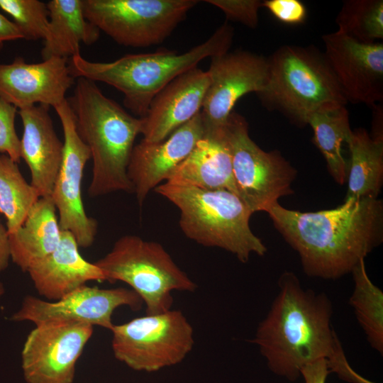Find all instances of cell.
Returning <instances> with one entry per match:
<instances>
[{
	"instance_id": "484cf974",
	"label": "cell",
	"mask_w": 383,
	"mask_h": 383,
	"mask_svg": "<svg viewBox=\"0 0 383 383\" xmlns=\"http://www.w3.org/2000/svg\"><path fill=\"white\" fill-rule=\"evenodd\" d=\"M354 289L349 299L370 346L383 353V292L370 279L362 260L352 271Z\"/></svg>"
},
{
	"instance_id": "2e32d148",
	"label": "cell",
	"mask_w": 383,
	"mask_h": 383,
	"mask_svg": "<svg viewBox=\"0 0 383 383\" xmlns=\"http://www.w3.org/2000/svg\"><path fill=\"white\" fill-rule=\"evenodd\" d=\"M68 62L52 57L28 63L17 57L11 63H0V96L19 110L37 104L55 108L74 84Z\"/></svg>"
},
{
	"instance_id": "836d02e7",
	"label": "cell",
	"mask_w": 383,
	"mask_h": 383,
	"mask_svg": "<svg viewBox=\"0 0 383 383\" xmlns=\"http://www.w3.org/2000/svg\"><path fill=\"white\" fill-rule=\"evenodd\" d=\"M330 373L326 359L323 358L304 367L301 371V376L304 383H326Z\"/></svg>"
},
{
	"instance_id": "8fae6325",
	"label": "cell",
	"mask_w": 383,
	"mask_h": 383,
	"mask_svg": "<svg viewBox=\"0 0 383 383\" xmlns=\"http://www.w3.org/2000/svg\"><path fill=\"white\" fill-rule=\"evenodd\" d=\"M54 109L62 124L64 142L51 198L58 212L61 231L71 233L79 248H87L94 243L98 226L96 221L87 214L82 197L84 170L91 152L78 134L74 114L67 99Z\"/></svg>"
},
{
	"instance_id": "603a6c76",
	"label": "cell",
	"mask_w": 383,
	"mask_h": 383,
	"mask_svg": "<svg viewBox=\"0 0 383 383\" xmlns=\"http://www.w3.org/2000/svg\"><path fill=\"white\" fill-rule=\"evenodd\" d=\"M49 22L43 60L52 57L69 59L80 54V44L95 43L100 30L84 16L83 0H50L47 3Z\"/></svg>"
},
{
	"instance_id": "ac0fdd59",
	"label": "cell",
	"mask_w": 383,
	"mask_h": 383,
	"mask_svg": "<svg viewBox=\"0 0 383 383\" xmlns=\"http://www.w3.org/2000/svg\"><path fill=\"white\" fill-rule=\"evenodd\" d=\"M209 84L207 71L197 67L170 82L155 96L141 118L142 140L162 141L192 120L201 111Z\"/></svg>"
},
{
	"instance_id": "d590c367",
	"label": "cell",
	"mask_w": 383,
	"mask_h": 383,
	"mask_svg": "<svg viewBox=\"0 0 383 383\" xmlns=\"http://www.w3.org/2000/svg\"><path fill=\"white\" fill-rule=\"evenodd\" d=\"M11 260L9 233L0 222V273L6 269Z\"/></svg>"
},
{
	"instance_id": "d4e9b609",
	"label": "cell",
	"mask_w": 383,
	"mask_h": 383,
	"mask_svg": "<svg viewBox=\"0 0 383 383\" xmlns=\"http://www.w3.org/2000/svg\"><path fill=\"white\" fill-rule=\"evenodd\" d=\"M313 133V142L323 155L333 179L340 184L347 181L348 163L342 146L348 141L352 129L346 106L320 111L308 120Z\"/></svg>"
},
{
	"instance_id": "4fadbf2b",
	"label": "cell",
	"mask_w": 383,
	"mask_h": 383,
	"mask_svg": "<svg viewBox=\"0 0 383 383\" xmlns=\"http://www.w3.org/2000/svg\"><path fill=\"white\" fill-rule=\"evenodd\" d=\"M209 84L201 109L204 135L221 130L237 101L265 87L267 58L246 50H235L211 57L207 70Z\"/></svg>"
},
{
	"instance_id": "52a82bcc",
	"label": "cell",
	"mask_w": 383,
	"mask_h": 383,
	"mask_svg": "<svg viewBox=\"0 0 383 383\" xmlns=\"http://www.w3.org/2000/svg\"><path fill=\"white\" fill-rule=\"evenodd\" d=\"M94 264L103 272L105 281L129 285L145 305L146 314L170 310L172 292H192L196 289V284L161 244L135 235L121 236Z\"/></svg>"
},
{
	"instance_id": "5b68a950",
	"label": "cell",
	"mask_w": 383,
	"mask_h": 383,
	"mask_svg": "<svg viewBox=\"0 0 383 383\" xmlns=\"http://www.w3.org/2000/svg\"><path fill=\"white\" fill-rule=\"evenodd\" d=\"M267 61V82L257 95L266 109L294 124L305 126L313 113L348 104L323 53L314 46L283 45Z\"/></svg>"
},
{
	"instance_id": "f546056e",
	"label": "cell",
	"mask_w": 383,
	"mask_h": 383,
	"mask_svg": "<svg viewBox=\"0 0 383 383\" xmlns=\"http://www.w3.org/2000/svg\"><path fill=\"white\" fill-rule=\"evenodd\" d=\"M17 109L0 96V154L18 163L21 158L20 139L15 128Z\"/></svg>"
},
{
	"instance_id": "4dcf8cb0",
	"label": "cell",
	"mask_w": 383,
	"mask_h": 383,
	"mask_svg": "<svg viewBox=\"0 0 383 383\" xmlns=\"http://www.w3.org/2000/svg\"><path fill=\"white\" fill-rule=\"evenodd\" d=\"M205 2L221 9L227 19L255 28L258 24L259 0H206Z\"/></svg>"
},
{
	"instance_id": "44dd1931",
	"label": "cell",
	"mask_w": 383,
	"mask_h": 383,
	"mask_svg": "<svg viewBox=\"0 0 383 383\" xmlns=\"http://www.w3.org/2000/svg\"><path fill=\"white\" fill-rule=\"evenodd\" d=\"M165 182L204 189H226L238 195L223 128L204 136Z\"/></svg>"
},
{
	"instance_id": "277c9868",
	"label": "cell",
	"mask_w": 383,
	"mask_h": 383,
	"mask_svg": "<svg viewBox=\"0 0 383 383\" xmlns=\"http://www.w3.org/2000/svg\"><path fill=\"white\" fill-rule=\"evenodd\" d=\"M233 34V28L224 23L206 41L183 53L163 49L128 54L109 62L90 61L78 54L70 58L69 67L74 78L103 82L120 91L124 106L142 118L155 96L177 77L206 57L227 52Z\"/></svg>"
},
{
	"instance_id": "4316f807",
	"label": "cell",
	"mask_w": 383,
	"mask_h": 383,
	"mask_svg": "<svg viewBox=\"0 0 383 383\" xmlns=\"http://www.w3.org/2000/svg\"><path fill=\"white\" fill-rule=\"evenodd\" d=\"M39 198L36 189L24 179L18 163L0 154V214L6 218L9 234L22 226Z\"/></svg>"
},
{
	"instance_id": "ffe728a7",
	"label": "cell",
	"mask_w": 383,
	"mask_h": 383,
	"mask_svg": "<svg viewBox=\"0 0 383 383\" xmlns=\"http://www.w3.org/2000/svg\"><path fill=\"white\" fill-rule=\"evenodd\" d=\"M38 293L58 300L89 281H105L101 270L82 257L73 235L62 231L53 252L31 266L27 272Z\"/></svg>"
},
{
	"instance_id": "e0dca14e",
	"label": "cell",
	"mask_w": 383,
	"mask_h": 383,
	"mask_svg": "<svg viewBox=\"0 0 383 383\" xmlns=\"http://www.w3.org/2000/svg\"><path fill=\"white\" fill-rule=\"evenodd\" d=\"M204 129L201 112L177 128L167 138L157 143L142 140L135 145L127 174L137 201L142 205L151 189L167 180L203 138Z\"/></svg>"
},
{
	"instance_id": "e575fe53",
	"label": "cell",
	"mask_w": 383,
	"mask_h": 383,
	"mask_svg": "<svg viewBox=\"0 0 383 383\" xmlns=\"http://www.w3.org/2000/svg\"><path fill=\"white\" fill-rule=\"evenodd\" d=\"M23 39V36L12 21L0 13V51L7 41Z\"/></svg>"
},
{
	"instance_id": "9c48e42d",
	"label": "cell",
	"mask_w": 383,
	"mask_h": 383,
	"mask_svg": "<svg viewBox=\"0 0 383 383\" xmlns=\"http://www.w3.org/2000/svg\"><path fill=\"white\" fill-rule=\"evenodd\" d=\"M238 196L255 213L265 211L292 194L296 170L278 150L266 152L250 137L248 123L232 111L223 127Z\"/></svg>"
},
{
	"instance_id": "7402d4cb",
	"label": "cell",
	"mask_w": 383,
	"mask_h": 383,
	"mask_svg": "<svg viewBox=\"0 0 383 383\" xmlns=\"http://www.w3.org/2000/svg\"><path fill=\"white\" fill-rule=\"evenodd\" d=\"M51 196L40 197L22 226L9 234L11 260L23 271L43 260L58 245L61 229Z\"/></svg>"
},
{
	"instance_id": "d6a6232c",
	"label": "cell",
	"mask_w": 383,
	"mask_h": 383,
	"mask_svg": "<svg viewBox=\"0 0 383 383\" xmlns=\"http://www.w3.org/2000/svg\"><path fill=\"white\" fill-rule=\"evenodd\" d=\"M327 367L338 378L348 383H375L357 373L350 365L340 340L338 338L331 355L326 358Z\"/></svg>"
},
{
	"instance_id": "8d00e7d4",
	"label": "cell",
	"mask_w": 383,
	"mask_h": 383,
	"mask_svg": "<svg viewBox=\"0 0 383 383\" xmlns=\"http://www.w3.org/2000/svg\"><path fill=\"white\" fill-rule=\"evenodd\" d=\"M5 292L4 284L0 282V298L4 295Z\"/></svg>"
},
{
	"instance_id": "f1b7e54d",
	"label": "cell",
	"mask_w": 383,
	"mask_h": 383,
	"mask_svg": "<svg viewBox=\"0 0 383 383\" xmlns=\"http://www.w3.org/2000/svg\"><path fill=\"white\" fill-rule=\"evenodd\" d=\"M0 9L28 40H45L49 22L47 3L39 0H0Z\"/></svg>"
},
{
	"instance_id": "6da1fadb",
	"label": "cell",
	"mask_w": 383,
	"mask_h": 383,
	"mask_svg": "<svg viewBox=\"0 0 383 383\" xmlns=\"http://www.w3.org/2000/svg\"><path fill=\"white\" fill-rule=\"evenodd\" d=\"M267 213L311 277L336 279L351 273L383 241V202L378 198L347 199L335 209L312 212L277 202Z\"/></svg>"
},
{
	"instance_id": "ba28073f",
	"label": "cell",
	"mask_w": 383,
	"mask_h": 383,
	"mask_svg": "<svg viewBox=\"0 0 383 383\" xmlns=\"http://www.w3.org/2000/svg\"><path fill=\"white\" fill-rule=\"evenodd\" d=\"M111 332L115 358L138 372L176 365L194 345L193 327L179 310L146 314L113 325Z\"/></svg>"
},
{
	"instance_id": "3957f363",
	"label": "cell",
	"mask_w": 383,
	"mask_h": 383,
	"mask_svg": "<svg viewBox=\"0 0 383 383\" xmlns=\"http://www.w3.org/2000/svg\"><path fill=\"white\" fill-rule=\"evenodd\" d=\"M67 100L78 134L91 152L89 196L133 192L127 169L135 140L141 134V118L130 114L106 96L95 82L84 77L77 78L73 94Z\"/></svg>"
},
{
	"instance_id": "8992f818",
	"label": "cell",
	"mask_w": 383,
	"mask_h": 383,
	"mask_svg": "<svg viewBox=\"0 0 383 383\" xmlns=\"http://www.w3.org/2000/svg\"><path fill=\"white\" fill-rule=\"evenodd\" d=\"M155 190L177 207L179 227L188 238L223 249L243 263L252 254L266 253V246L250 227L252 211L235 194L166 182Z\"/></svg>"
},
{
	"instance_id": "7a4b0ae2",
	"label": "cell",
	"mask_w": 383,
	"mask_h": 383,
	"mask_svg": "<svg viewBox=\"0 0 383 383\" xmlns=\"http://www.w3.org/2000/svg\"><path fill=\"white\" fill-rule=\"evenodd\" d=\"M278 287L251 341L272 373L295 382L304 367L331 355L338 337L331 326L333 306L326 294L304 289L289 271L280 275Z\"/></svg>"
},
{
	"instance_id": "d6986e66",
	"label": "cell",
	"mask_w": 383,
	"mask_h": 383,
	"mask_svg": "<svg viewBox=\"0 0 383 383\" xmlns=\"http://www.w3.org/2000/svg\"><path fill=\"white\" fill-rule=\"evenodd\" d=\"M49 110L50 106L37 104L18 112L23 124L21 158L29 168L30 184L40 197L51 196L63 154V143Z\"/></svg>"
},
{
	"instance_id": "cb8c5ba5",
	"label": "cell",
	"mask_w": 383,
	"mask_h": 383,
	"mask_svg": "<svg viewBox=\"0 0 383 383\" xmlns=\"http://www.w3.org/2000/svg\"><path fill=\"white\" fill-rule=\"evenodd\" d=\"M347 144L350 158L345 199L377 198L383 181V136H371L365 129L356 128Z\"/></svg>"
},
{
	"instance_id": "83f0119b",
	"label": "cell",
	"mask_w": 383,
	"mask_h": 383,
	"mask_svg": "<svg viewBox=\"0 0 383 383\" xmlns=\"http://www.w3.org/2000/svg\"><path fill=\"white\" fill-rule=\"evenodd\" d=\"M335 22L338 31L362 43L383 39V1H345Z\"/></svg>"
},
{
	"instance_id": "1f68e13d",
	"label": "cell",
	"mask_w": 383,
	"mask_h": 383,
	"mask_svg": "<svg viewBox=\"0 0 383 383\" xmlns=\"http://www.w3.org/2000/svg\"><path fill=\"white\" fill-rule=\"evenodd\" d=\"M265 7L278 21L291 25L300 24L305 21L307 10L299 0H265Z\"/></svg>"
},
{
	"instance_id": "30bf717a",
	"label": "cell",
	"mask_w": 383,
	"mask_h": 383,
	"mask_svg": "<svg viewBox=\"0 0 383 383\" xmlns=\"http://www.w3.org/2000/svg\"><path fill=\"white\" fill-rule=\"evenodd\" d=\"M196 0H83L86 18L116 43L145 48L164 42Z\"/></svg>"
},
{
	"instance_id": "9a60e30c",
	"label": "cell",
	"mask_w": 383,
	"mask_h": 383,
	"mask_svg": "<svg viewBox=\"0 0 383 383\" xmlns=\"http://www.w3.org/2000/svg\"><path fill=\"white\" fill-rule=\"evenodd\" d=\"M323 53L348 103L383 101V43H362L338 30L322 36Z\"/></svg>"
},
{
	"instance_id": "5bb4252c",
	"label": "cell",
	"mask_w": 383,
	"mask_h": 383,
	"mask_svg": "<svg viewBox=\"0 0 383 383\" xmlns=\"http://www.w3.org/2000/svg\"><path fill=\"white\" fill-rule=\"evenodd\" d=\"M94 327L83 323L36 325L21 352V367L27 383H72L76 364Z\"/></svg>"
},
{
	"instance_id": "7c38bea8",
	"label": "cell",
	"mask_w": 383,
	"mask_h": 383,
	"mask_svg": "<svg viewBox=\"0 0 383 383\" xmlns=\"http://www.w3.org/2000/svg\"><path fill=\"white\" fill-rule=\"evenodd\" d=\"M143 304L131 289H102L83 285L56 301L28 295L11 319L30 321L35 326L49 323H72L97 326L111 331L112 316L121 306L139 310Z\"/></svg>"
}]
</instances>
